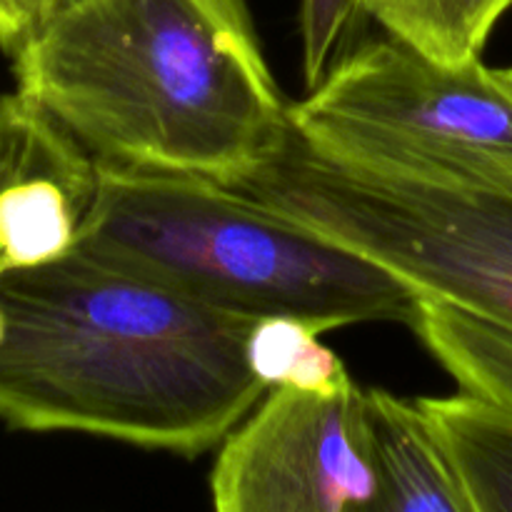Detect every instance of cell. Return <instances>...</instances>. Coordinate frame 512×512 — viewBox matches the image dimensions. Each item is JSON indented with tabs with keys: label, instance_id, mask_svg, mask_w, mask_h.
Segmentation results:
<instances>
[{
	"label": "cell",
	"instance_id": "obj_1",
	"mask_svg": "<svg viewBox=\"0 0 512 512\" xmlns=\"http://www.w3.org/2000/svg\"><path fill=\"white\" fill-rule=\"evenodd\" d=\"M0 420L195 458L265 398L255 320L83 248L0 278Z\"/></svg>",
	"mask_w": 512,
	"mask_h": 512
},
{
	"label": "cell",
	"instance_id": "obj_2",
	"mask_svg": "<svg viewBox=\"0 0 512 512\" xmlns=\"http://www.w3.org/2000/svg\"><path fill=\"white\" fill-rule=\"evenodd\" d=\"M10 58L18 93L105 165L230 185L293 128L245 0H80Z\"/></svg>",
	"mask_w": 512,
	"mask_h": 512
},
{
	"label": "cell",
	"instance_id": "obj_3",
	"mask_svg": "<svg viewBox=\"0 0 512 512\" xmlns=\"http://www.w3.org/2000/svg\"><path fill=\"white\" fill-rule=\"evenodd\" d=\"M78 248L248 318L413 325L405 280L218 180L98 163Z\"/></svg>",
	"mask_w": 512,
	"mask_h": 512
},
{
	"label": "cell",
	"instance_id": "obj_4",
	"mask_svg": "<svg viewBox=\"0 0 512 512\" xmlns=\"http://www.w3.org/2000/svg\"><path fill=\"white\" fill-rule=\"evenodd\" d=\"M228 188L365 255L410 285L512 330V183L458 185L283 148Z\"/></svg>",
	"mask_w": 512,
	"mask_h": 512
},
{
	"label": "cell",
	"instance_id": "obj_5",
	"mask_svg": "<svg viewBox=\"0 0 512 512\" xmlns=\"http://www.w3.org/2000/svg\"><path fill=\"white\" fill-rule=\"evenodd\" d=\"M290 123L310 148L355 168L512 183V83L483 60L443 65L390 35L368 40L290 103Z\"/></svg>",
	"mask_w": 512,
	"mask_h": 512
},
{
	"label": "cell",
	"instance_id": "obj_6",
	"mask_svg": "<svg viewBox=\"0 0 512 512\" xmlns=\"http://www.w3.org/2000/svg\"><path fill=\"white\" fill-rule=\"evenodd\" d=\"M375 488L368 398L275 388L220 443L213 512H363Z\"/></svg>",
	"mask_w": 512,
	"mask_h": 512
},
{
	"label": "cell",
	"instance_id": "obj_7",
	"mask_svg": "<svg viewBox=\"0 0 512 512\" xmlns=\"http://www.w3.org/2000/svg\"><path fill=\"white\" fill-rule=\"evenodd\" d=\"M95 193L98 160L33 105L23 143L0 175V278L78 248Z\"/></svg>",
	"mask_w": 512,
	"mask_h": 512
},
{
	"label": "cell",
	"instance_id": "obj_8",
	"mask_svg": "<svg viewBox=\"0 0 512 512\" xmlns=\"http://www.w3.org/2000/svg\"><path fill=\"white\" fill-rule=\"evenodd\" d=\"M375 488L363 512H478L418 400L365 390Z\"/></svg>",
	"mask_w": 512,
	"mask_h": 512
},
{
	"label": "cell",
	"instance_id": "obj_9",
	"mask_svg": "<svg viewBox=\"0 0 512 512\" xmlns=\"http://www.w3.org/2000/svg\"><path fill=\"white\" fill-rule=\"evenodd\" d=\"M478 512H512V410L460 393L418 398Z\"/></svg>",
	"mask_w": 512,
	"mask_h": 512
},
{
	"label": "cell",
	"instance_id": "obj_10",
	"mask_svg": "<svg viewBox=\"0 0 512 512\" xmlns=\"http://www.w3.org/2000/svg\"><path fill=\"white\" fill-rule=\"evenodd\" d=\"M410 328L463 393L512 410L510 328L430 298H420Z\"/></svg>",
	"mask_w": 512,
	"mask_h": 512
},
{
	"label": "cell",
	"instance_id": "obj_11",
	"mask_svg": "<svg viewBox=\"0 0 512 512\" xmlns=\"http://www.w3.org/2000/svg\"><path fill=\"white\" fill-rule=\"evenodd\" d=\"M512 0H363V10L385 35L443 65L480 60Z\"/></svg>",
	"mask_w": 512,
	"mask_h": 512
},
{
	"label": "cell",
	"instance_id": "obj_12",
	"mask_svg": "<svg viewBox=\"0 0 512 512\" xmlns=\"http://www.w3.org/2000/svg\"><path fill=\"white\" fill-rule=\"evenodd\" d=\"M318 335L313 325L298 318H258L245 345L250 370L268 390L288 388L315 395L345 390L355 380Z\"/></svg>",
	"mask_w": 512,
	"mask_h": 512
},
{
	"label": "cell",
	"instance_id": "obj_13",
	"mask_svg": "<svg viewBox=\"0 0 512 512\" xmlns=\"http://www.w3.org/2000/svg\"><path fill=\"white\" fill-rule=\"evenodd\" d=\"M365 18L363 0H300L303 75L308 88L325 78Z\"/></svg>",
	"mask_w": 512,
	"mask_h": 512
},
{
	"label": "cell",
	"instance_id": "obj_14",
	"mask_svg": "<svg viewBox=\"0 0 512 512\" xmlns=\"http://www.w3.org/2000/svg\"><path fill=\"white\" fill-rule=\"evenodd\" d=\"M30 113H33V105L20 93L0 95V175L8 170L10 160L15 158L23 143Z\"/></svg>",
	"mask_w": 512,
	"mask_h": 512
},
{
	"label": "cell",
	"instance_id": "obj_15",
	"mask_svg": "<svg viewBox=\"0 0 512 512\" xmlns=\"http://www.w3.org/2000/svg\"><path fill=\"white\" fill-rule=\"evenodd\" d=\"M33 33L30 0H0V48L13 55Z\"/></svg>",
	"mask_w": 512,
	"mask_h": 512
},
{
	"label": "cell",
	"instance_id": "obj_16",
	"mask_svg": "<svg viewBox=\"0 0 512 512\" xmlns=\"http://www.w3.org/2000/svg\"><path fill=\"white\" fill-rule=\"evenodd\" d=\"M80 0H30V8H33V30L45 25L48 20L58 18L65 10H70L73 5H78Z\"/></svg>",
	"mask_w": 512,
	"mask_h": 512
},
{
	"label": "cell",
	"instance_id": "obj_17",
	"mask_svg": "<svg viewBox=\"0 0 512 512\" xmlns=\"http://www.w3.org/2000/svg\"><path fill=\"white\" fill-rule=\"evenodd\" d=\"M3 335H5V315H3V308H0V343H3Z\"/></svg>",
	"mask_w": 512,
	"mask_h": 512
},
{
	"label": "cell",
	"instance_id": "obj_18",
	"mask_svg": "<svg viewBox=\"0 0 512 512\" xmlns=\"http://www.w3.org/2000/svg\"><path fill=\"white\" fill-rule=\"evenodd\" d=\"M503 73H505V78H508L512 83V68H503Z\"/></svg>",
	"mask_w": 512,
	"mask_h": 512
}]
</instances>
